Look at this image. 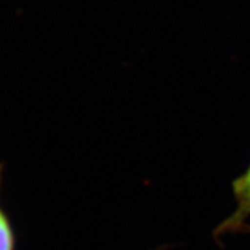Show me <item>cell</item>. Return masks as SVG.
Wrapping results in <instances>:
<instances>
[{
	"label": "cell",
	"instance_id": "cell-1",
	"mask_svg": "<svg viewBox=\"0 0 250 250\" xmlns=\"http://www.w3.org/2000/svg\"><path fill=\"white\" fill-rule=\"evenodd\" d=\"M231 189L233 196V210L215 228V238L242 232L250 220V164L239 177L233 179Z\"/></svg>",
	"mask_w": 250,
	"mask_h": 250
},
{
	"label": "cell",
	"instance_id": "cell-2",
	"mask_svg": "<svg viewBox=\"0 0 250 250\" xmlns=\"http://www.w3.org/2000/svg\"><path fill=\"white\" fill-rule=\"evenodd\" d=\"M16 249V233L9 217L0 208V250Z\"/></svg>",
	"mask_w": 250,
	"mask_h": 250
},
{
	"label": "cell",
	"instance_id": "cell-3",
	"mask_svg": "<svg viewBox=\"0 0 250 250\" xmlns=\"http://www.w3.org/2000/svg\"><path fill=\"white\" fill-rule=\"evenodd\" d=\"M1 170H3V168H1V166H0V181H1Z\"/></svg>",
	"mask_w": 250,
	"mask_h": 250
}]
</instances>
